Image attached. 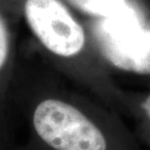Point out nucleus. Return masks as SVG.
I'll return each instance as SVG.
<instances>
[{"label": "nucleus", "instance_id": "obj_1", "mask_svg": "<svg viewBox=\"0 0 150 150\" xmlns=\"http://www.w3.org/2000/svg\"><path fill=\"white\" fill-rule=\"evenodd\" d=\"M10 109L17 110L28 130L20 150H142L116 111L19 62Z\"/></svg>", "mask_w": 150, "mask_h": 150}, {"label": "nucleus", "instance_id": "obj_5", "mask_svg": "<svg viewBox=\"0 0 150 150\" xmlns=\"http://www.w3.org/2000/svg\"><path fill=\"white\" fill-rule=\"evenodd\" d=\"M121 111L136 122V134L139 143L150 148V91L140 95L122 94Z\"/></svg>", "mask_w": 150, "mask_h": 150}, {"label": "nucleus", "instance_id": "obj_4", "mask_svg": "<svg viewBox=\"0 0 150 150\" xmlns=\"http://www.w3.org/2000/svg\"><path fill=\"white\" fill-rule=\"evenodd\" d=\"M20 0H0V117L10 125V94L16 74Z\"/></svg>", "mask_w": 150, "mask_h": 150}, {"label": "nucleus", "instance_id": "obj_8", "mask_svg": "<svg viewBox=\"0 0 150 150\" xmlns=\"http://www.w3.org/2000/svg\"><path fill=\"white\" fill-rule=\"evenodd\" d=\"M17 148H18L17 150H20V149H19V145H18V147H17Z\"/></svg>", "mask_w": 150, "mask_h": 150}, {"label": "nucleus", "instance_id": "obj_7", "mask_svg": "<svg viewBox=\"0 0 150 150\" xmlns=\"http://www.w3.org/2000/svg\"><path fill=\"white\" fill-rule=\"evenodd\" d=\"M7 122L0 117V150H16L17 146L13 145L11 140L10 128Z\"/></svg>", "mask_w": 150, "mask_h": 150}, {"label": "nucleus", "instance_id": "obj_6", "mask_svg": "<svg viewBox=\"0 0 150 150\" xmlns=\"http://www.w3.org/2000/svg\"><path fill=\"white\" fill-rule=\"evenodd\" d=\"M128 0H67L69 4L96 19L108 16Z\"/></svg>", "mask_w": 150, "mask_h": 150}, {"label": "nucleus", "instance_id": "obj_3", "mask_svg": "<svg viewBox=\"0 0 150 150\" xmlns=\"http://www.w3.org/2000/svg\"><path fill=\"white\" fill-rule=\"evenodd\" d=\"M96 44L113 69L150 77V25L127 1L108 16L96 19Z\"/></svg>", "mask_w": 150, "mask_h": 150}, {"label": "nucleus", "instance_id": "obj_2", "mask_svg": "<svg viewBox=\"0 0 150 150\" xmlns=\"http://www.w3.org/2000/svg\"><path fill=\"white\" fill-rule=\"evenodd\" d=\"M20 1L23 21L53 67L118 112L122 92L90 58L88 32L64 0Z\"/></svg>", "mask_w": 150, "mask_h": 150}]
</instances>
